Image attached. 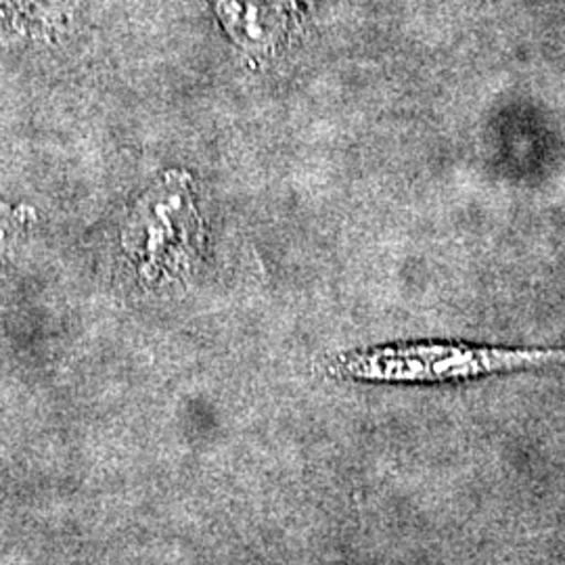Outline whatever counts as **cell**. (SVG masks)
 <instances>
[{"label":"cell","instance_id":"1","mask_svg":"<svg viewBox=\"0 0 565 565\" xmlns=\"http://www.w3.org/2000/svg\"><path fill=\"white\" fill-rule=\"evenodd\" d=\"M551 366H565V348H507L427 340L350 352L335 361L333 371L361 382L440 385Z\"/></svg>","mask_w":565,"mask_h":565},{"label":"cell","instance_id":"2","mask_svg":"<svg viewBox=\"0 0 565 565\" xmlns=\"http://www.w3.org/2000/svg\"><path fill=\"white\" fill-rule=\"evenodd\" d=\"M21 20L41 28H55L65 20L78 0H2Z\"/></svg>","mask_w":565,"mask_h":565},{"label":"cell","instance_id":"3","mask_svg":"<svg viewBox=\"0 0 565 565\" xmlns=\"http://www.w3.org/2000/svg\"><path fill=\"white\" fill-rule=\"evenodd\" d=\"M7 235H9V223H7L4 214L0 212V252L4 249V242H7Z\"/></svg>","mask_w":565,"mask_h":565}]
</instances>
